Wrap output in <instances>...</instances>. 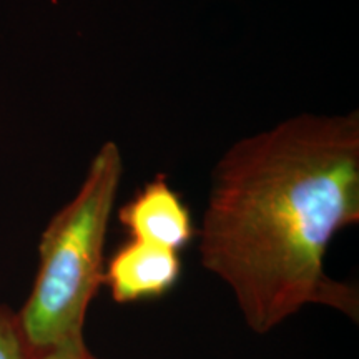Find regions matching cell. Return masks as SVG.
<instances>
[{
    "label": "cell",
    "mask_w": 359,
    "mask_h": 359,
    "mask_svg": "<svg viewBox=\"0 0 359 359\" xmlns=\"http://www.w3.org/2000/svg\"><path fill=\"white\" fill-rule=\"evenodd\" d=\"M358 222V111L294 115L219 158L198 231L201 264L258 334L309 304L358 321V290L325 268L333 238Z\"/></svg>",
    "instance_id": "6da1fadb"
},
{
    "label": "cell",
    "mask_w": 359,
    "mask_h": 359,
    "mask_svg": "<svg viewBox=\"0 0 359 359\" xmlns=\"http://www.w3.org/2000/svg\"><path fill=\"white\" fill-rule=\"evenodd\" d=\"M122 175L118 147L103 143L77 195L53 215L42 233L37 275L17 311L34 353L85 341L88 308L103 285L107 231Z\"/></svg>",
    "instance_id": "7a4b0ae2"
},
{
    "label": "cell",
    "mask_w": 359,
    "mask_h": 359,
    "mask_svg": "<svg viewBox=\"0 0 359 359\" xmlns=\"http://www.w3.org/2000/svg\"><path fill=\"white\" fill-rule=\"evenodd\" d=\"M118 222L130 240L177 253L196 235L190 210L163 175L150 180L118 210Z\"/></svg>",
    "instance_id": "3957f363"
},
{
    "label": "cell",
    "mask_w": 359,
    "mask_h": 359,
    "mask_svg": "<svg viewBox=\"0 0 359 359\" xmlns=\"http://www.w3.org/2000/svg\"><path fill=\"white\" fill-rule=\"evenodd\" d=\"M180 276L182 258L177 251L128 240L105 263L103 285L115 303L128 304L167 294Z\"/></svg>",
    "instance_id": "277c9868"
},
{
    "label": "cell",
    "mask_w": 359,
    "mask_h": 359,
    "mask_svg": "<svg viewBox=\"0 0 359 359\" xmlns=\"http://www.w3.org/2000/svg\"><path fill=\"white\" fill-rule=\"evenodd\" d=\"M0 359H34L19 314L7 304H0Z\"/></svg>",
    "instance_id": "5b68a950"
},
{
    "label": "cell",
    "mask_w": 359,
    "mask_h": 359,
    "mask_svg": "<svg viewBox=\"0 0 359 359\" xmlns=\"http://www.w3.org/2000/svg\"><path fill=\"white\" fill-rule=\"evenodd\" d=\"M34 359H102L90 351L87 341L62 344V346L45 349L42 353H34Z\"/></svg>",
    "instance_id": "8992f818"
}]
</instances>
